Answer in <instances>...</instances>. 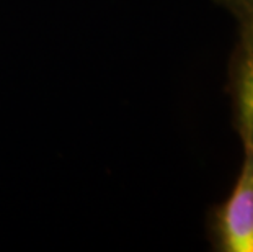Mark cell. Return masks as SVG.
Returning a JSON list of instances; mask_svg holds the SVG:
<instances>
[{"instance_id": "cell-2", "label": "cell", "mask_w": 253, "mask_h": 252, "mask_svg": "<svg viewBox=\"0 0 253 252\" xmlns=\"http://www.w3.org/2000/svg\"><path fill=\"white\" fill-rule=\"evenodd\" d=\"M227 94L232 100L234 128L253 149V26L239 25V38L229 59Z\"/></svg>"}, {"instance_id": "cell-3", "label": "cell", "mask_w": 253, "mask_h": 252, "mask_svg": "<svg viewBox=\"0 0 253 252\" xmlns=\"http://www.w3.org/2000/svg\"><path fill=\"white\" fill-rule=\"evenodd\" d=\"M220 7L229 10L239 25L253 26V0H214Z\"/></svg>"}, {"instance_id": "cell-1", "label": "cell", "mask_w": 253, "mask_h": 252, "mask_svg": "<svg viewBox=\"0 0 253 252\" xmlns=\"http://www.w3.org/2000/svg\"><path fill=\"white\" fill-rule=\"evenodd\" d=\"M206 231L212 251L253 252V149L245 148L229 197L208 211Z\"/></svg>"}]
</instances>
